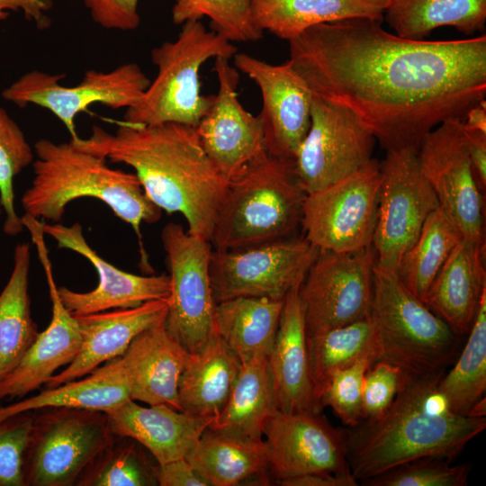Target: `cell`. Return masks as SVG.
Segmentation results:
<instances>
[{
    "label": "cell",
    "instance_id": "obj_29",
    "mask_svg": "<svg viewBox=\"0 0 486 486\" xmlns=\"http://www.w3.org/2000/svg\"><path fill=\"white\" fill-rule=\"evenodd\" d=\"M278 410L267 357L241 362L230 396L209 428L243 440L263 441V429Z\"/></svg>",
    "mask_w": 486,
    "mask_h": 486
},
{
    "label": "cell",
    "instance_id": "obj_41",
    "mask_svg": "<svg viewBox=\"0 0 486 486\" xmlns=\"http://www.w3.org/2000/svg\"><path fill=\"white\" fill-rule=\"evenodd\" d=\"M470 464L437 457L415 459L360 482L364 486H465Z\"/></svg>",
    "mask_w": 486,
    "mask_h": 486
},
{
    "label": "cell",
    "instance_id": "obj_2",
    "mask_svg": "<svg viewBox=\"0 0 486 486\" xmlns=\"http://www.w3.org/2000/svg\"><path fill=\"white\" fill-rule=\"evenodd\" d=\"M70 140L81 150L131 167L154 204L168 214L180 213L190 234L212 240L229 180L204 151L195 127L122 122L112 133L94 125L88 138Z\"/></svg>",
    "mask_w": 486,
    "mask_h": 486
},
{
    "label": "cell",
    "instance_id": "obj_25",
    "mask_svg": "<svg viewBox=\"0 0 486 486\" xmlns=\"http://www.w3.org/2000/svg\"><path fill=\"white\" fill-rule=\"evenodd\" d=\"M105 413L112 434L135 439L158 464L185 458L214 419L166 404L143 407L132 400Z\"/></svg>",
    "mask_w": 486,
    "mask_h": 486
},
{
    "label": "cell",
    "instance_id": "obj_38",
    "mask_svg": "<svg viewBox=\"0 0 486 486\" xmlns=\"http://www.w3.org/2000/svg\"><path fill=\"white\" fill-rule=\"evenodd\" d=\"M151 457L135 439L113 434L84 472L77 486L158 485V464Z\"/></svg>",
    "mask_w": 486,
    "mask_h": 486
},
{
    "label": "cell",
    "instance_id": "obj_16",
    "mask_svg": "<svg viewBox=\"0 0 486 486\" xmlns=\"http://www.w3.org/2000/svg\"><path fill=\"white\" fill-rule=\"evenodd\" d=\"M421 172L464 238L484 242V192L471 162L464 120L444 121L418 149Z\"/></svg>",
    "mask_w": 486,
    "mask_h": 486
},
{
    "label": "cell",
    "instance_id": "obj_49",
    "mask_svg": "<svg viewBox=\"0 0 486 486\" xmlns=\"http://www.w3.org/2000/svg\"><path fill=\"white\" fill-rule=\"evenodd\" d=\"M277 484L283 486H356L359 483L351 473L314 472L286 479Z\"/></svg>",
    "mask_w": 486,
    "mask_h": 486
},
{
    "label": "cell",
    "instance_id": "obj_33",
    "mask_svg": "<svg viewBox=\"0 0 486 486\" xmlns=\"http://www.w3.org/2000/svg\"><path fill=\"white\" fill-rule=\"evenodd\" d=\"M185 459L208 486H235L269 472L264 440H243L209 428Z\"/></svg>",
    "mask_w": 486,
    "mask_h": 486
},
{
    "label": "cell",
    "instance_id": "obj_39",
    "mask_svg": "<svg viewBox=\"0 0 486 486\" xmlns=\"http://www.w3.org/2000/svg\"><path fill=\"white\" fill-rule=\"evenodd\" d=\"M254 0H175L172 21L181 25L187 21L210 19L213 32L230 42L256 41L263 37L253 20Z\"/></svg>",
    "mask_w": 486,
    "mask_h": 486
},
{
    "label": "cell",
    "instance_id": "obj_45",
    "mask_svg": "<svg viewBox=\"0 0 486 486\" xmlns=\"http://www.w3.org/2000/svg\"><path fill=\"white\" fill-rule=\"evenodd\" d=\"M92 19L106 29L130 31L140 22L139 0H83Z\"/></svg>",
    "mask_w": 486,
    "mask_h": 486
},
{
    "label": "cell",
    "instance_id": "obj_27",
    "mask_svg": "<svg viewBox=\"0 0 486 486\" xmlns=\"http://www.w3.org/2000/svg\"><path fill=\"white\" fill-rule=\"evenodd\" d=\"M241 362L215 333L199 353L191 354L178 382L179 410L215 418L225 407Z\"/></svg>",
    "mask_w": 486,
    "mask_h": 486
},
{
    "label": "cell",
    "instance_id": "obj_15",
    "mask_svg": "<svg viewBox=\"0 0 486 486\" xmlns=\"http://www.w3.org/2000/svg\"><path fill=\"white\" fill-rule=\"evenodd\" d=\"M375 141L347 109L313 94L310 128L293 159L302 187L310 194L363 169Z\"/></svg>",
    "mask_w": 486,
    "mask_h": 486
},
{
    "label": "cell",
    "instance_id": "obj_9",
    "mask_svg": "<svg viewBox=\"0 0 486 486\" xmlns=\"http://www.w3.org/2000/svg\"><path fill=\"white\" fill-rule=\"evenodd\" d=\"M169 270L170 296L165 325L189 354L199 353L215 334L210 262L211 241L190 234L181 224L161 231Z\"/></svg>",
    "mask_w": 486,
    "mask_h": 486
},
{
    "label": "cell",
    "instance_id": "obj_20",
    "mask_svg": "<svg viewBox=\"0 0 486 486\" xmlns=\"http://www.w3.org/2000/svg\"><path fill=\"white\" fill-rule=\"evenodd\" d=\"M43 230L59 248L69 249L87 259L98 275L96 287L89 292L58 287L63 303L73 315L132 308L148 301L169 298V275H140L116 267L92 248L80 223L66 226L60 222H45Z\"/></svg>",
    "mask_w": 486,
    "mask_h": 486
},
{
    "label": "cell",
    "instance_id": "obj_19",
    "mask_svg": "<svg viewBox=\"0 0 486 486\" xmlns=\"http://www.w3.org/2000/svg\"><path fill=\"white\" fill-rule=\"evenodd\" d=\"M233 59L234 67L260 90L258 116L266 150L293 160L310 128L312 92L289 60L274 65L244 52H237Z\"/></svg>",
    "mask_w": 486,
    "mask_h": 486
},
{
    "label": "cell",
    "instance_id": "obj_31",
    "mask_svg": "<svg viewBox=\"0 0 486 486\" xmlns=\"http://www.w3.org/2000/svg\"><path fill=\"white\" fill-rule=\"evenodd\" d=\"M130 397L128 382L121 356L99 366L82 378L47 388L40 393L0 407V419L45 408L68 407L107 411Z\"/></svg>",
    "mask_w": 486,
    "mask_h": 486
},
{
    "label": "cell",
    "instance_id": "obj_51",
    "mask_svg": "<svg viewBox=\"0 0 486 486\" xmlns=\"http://www.w3.org/2000/svg\"><path fill=\"white\" fill-rule=\"evenodd\" d=\"M467 416L474 417V418H485L486 416L485 396L482 397L479 400H477L472 405Z\"/></svg>",
    "mask_w": 486,
    "mask_h": 486
},
{
    "label": "cell",
    "instance_id": "obj_36",
    "mask_svg": "<svg viewBox=\"0 0 486 486\" xmlns=\"http://www.w3.org/2000/svg\"><path fill=\"white\" fill-rule=\"evenodd\" d=\"M310 374L317 395L329 376L356 361H377L375 331L370 317L307 336Z\"/></svg>",
    "mask_w": 486,
    "mask_h": 486
},
{
    "label": "cell",
    "instance_id": "obj_37",
    "mask_svg": "<svg viewBox=\"0 0 486 486\" xmlns=\"http://www.w3.org/2000/svg\"><path fill=\"white\" fill-rule=\"evenodd\" d=\"M467 335L453 367L437 384L451 410L466 416L486 391V291Z\"/></svg>",
    "mask_w": 486,
    "mask_h": 486
},
{
    "label": "cell",
    "instance_id": "obj_17",
    "mask_svg": "<svg viewBox=\"0 0 486 486\" xmlns=\"http://www.w3.org/2000/svg\"><path fill=\"white\" fill-rule=\"evenodd\" d=\"M41 264L51 302V320L17 365L0 382V400L22 398L46 384L62 366L69 364L81 346L78 322L63 303L56 284L44 223L29 214L22 215Z\"/></svg>",
    "mask_w": 486,
    "mask_h": 486
},
{
    "label": "cell",
    "instance_id": "obj_10",
    "mask_svg": "<svg viewBox=\"0 0 486 486\" xmlns=\"http://www.w3.org/2000/svg\"><path fill=\"white\" fill-rule=\"evenodd\" d=\"M380 163L307 194L301 227L320 250L349 252L372 245L381 186Z\"/></svg>",
    "mask_w": 486,
    "mask_h": 486
},
{
    "label": "cell",
    "instance_id": "obj_50",
    "mask_svg": "<svg viewBox=\"0 0 486 486\" xmlns=\"http://www.w3.org/2000/svg\"><path fill=\"white\" fill-rule=\"evenodd\" d=\"M466 130L486 133V102L485 99L471 107L464 119Z\"/></svg>",
    "mask_w": 486,
    "mask_h": 486
},
{
    "label": "cell",
    "instance_id": "obj_44",
    "mask_svg": "<svg viewBox=\"0 0 486 486\" xmlns=\"http://www.w3.org/2000/svg\"><path fill=\"white\" fill-rule=\"evenodd\" d=\"M401 371L384 361H375L366 370L363 382V420L378 418L391 407L400 387Z\"/></svg>",
    "mask_w": 486,
    "mask_h": 486
},
{
    "label": "cell",
    "instance_id": "obj_4",
    "mask_svg": "<svg viewBox=\"0 0 486 486\" xmlns=\"http://www.w3.org/2000/svg\"><path fill=\"white\" fill-rule=\"evenodd\" d=\"M33 148V179L21 199L24 213L56 223L71 202L84 197L97 199L133 229L141 268L151 274L140 228L142 223L158 222L162 210L145 194L137 176L110 167L105 158L81 150L71 140L56 143L40 139Z\"/></svg>",
    "mask_w": 486,
    "mask_h": 486
},
{
    "label": "cell",
    "instance_id": "obj_7",
    "mask_svg": "<svg viewBox=\"0 0 486 486\" xmlns=\"http://www.w3.org/2000/svg\"><path fill=\"white\" fill-rule=\"evenodd\" d=\"M237 52L232 42L208 31L200 20L184 22L176 40L151 50L157 76L140 101L126 109L122 122L196 127L214 100V95L201 93L202 66L212 58H233Z\"/></svg>",
    "mask_w": 486,
    "mask_h": 486
},
{
    "label": "cell",
    "instance_id": "obj_43",
    "mask_svg": "<svg viewBox=\"0 0 486 486\" xmlns=\"http://www.w3.org/2000/svg\"><path fill=\"white\" fill-rule=\"evenodd\" d=\"M33 411L0 419V486H23L22 466Z\"/></svg>",
    "mask_w": 486,
    "mask_h": 486
},
{
    "label": "cell",
    "instance_id": "obj_32",
    "mask_svg": "<svg viewBox=\"0 0 486 486\" xmlns=\"http://www.w3.org/2000/svg\"><path fill=\"white\" fill-rule=\"evenodd\" d=\"M30 266L31 246L28 242L18 243L10 277L0 292V382L21 361L39 334L31 310Z\"/></svg>",
    "mask_w": 486,
    "mask_h": 486
},
{
    "label": "cell",
    "instance_id": "obj_30",
    "mask_svg": "<svg viewBox=\"0 0 486 486\" xmlns=\"http://www.w3.org/2000/svg\"><path fill=\"white\" fill-rule=\"evenodd\" d=\"M284 301L237 297L217 302L215 333L240 362L267 357L277 333Z\"/></svg>",
    "mask_w": 486,
    "mask_h": 486
},
{
    "label": "cell",
    "instance_id": "obj_3",
    "mask_svg": "<svg viewBox=\"0 0 486 486\" xmlns=\"http://www.w3.org/2000/svg\"><path fill=\"white\" fill-rule=\"evenodd\" d=\"M444 374H402L400 390L381 417L345 429L346 459L360 482L423 457L455 459L486 428V418L451 410L437 388Z\"/></svg>",
    "mask_w": 486,
    "mask_h": 486
},
{
    "label": "cell",
    "instance_id": "obj_48",
    "mask_svg": "<svg viewBox=\"0 0 486 486\" xmlns=\"http://www.w3.org/2000/svg\"><path fill=\"white\" fill-rule=\"evenodd\" d=\"M52 5L51 0H0V20L6 19V10H22L25 17L33 20L39 26L48 24L44 12Z\"/></svg>",
    "mask_w": 486,
    "mask_h": 486
},
{
    "label": "cell",
    "instance_id": "obj_18",
    "mask_svg": "<svg viewBox=\"0 0 486 486\" xmlns=\"http://www.w3.org/2000/svg\"><path fill=\"white\" fill-rule=\"evenodd\" d=\"M263 436L268 472L276 483L314 472L351 473L345 429L333 428L320 413L277 410Z\"/></svg>",
    "mask_w": 486,
    "mask_h": 486
},
{
    "label": "cell",
    "instance_id": "obj_52",
    "mask_svg": "<svg viewBox=\"0 0 486 486\" xmlns=\"http://www.w3.org/2000/svg\"><path fill=\"white\" fill-rule=\"evenodd\" d=\"M2 213H3V210H2V208L0 206V216L2 215Z\"/></svg>",
    "mask_w": 486,
    "mask_h": 486
},
{
    "label": "cell",
    "instance_id": "obj_23",
    "mask_svg": "<svg viewBox=\"0 0 486 486\" xmlns=\"http://www.w3.org/2000/svg\"><path fill=\"white\" fill-rule=\"evenodd\" d=\"M300 287L284 301L277 333L267 356L278 410L285 413H320L307 348V333Z\"/></svg>",
    "mask_w": 486,
    "mask_h": 486
},
{
    "label": "cell",
    "instance_id": "obj_40",
    "mask_svg": "<svg viewBox=\"0 0 486 486\" xmlns=\"http://www.w3.org/2000/svg\"><path fill=\"white\" fill-rule=\"evenodd\" d=\"M35 158L34 148L7 112L0 107V206L5 219L3 231L15 237L23 230L14 204V177Z\"/></svg>",
    "mask_w": 486,
    "mask_h": 486
},
{
    "label": "cell",
    "instance_id": "obj_13",
    "mask_svg": "<svg viewBox=\"0 0 486 486\" xmlns=\"http://www.w3.org/2000/svg\"><path fill=\"white\" fill-rule=\"evenodd\" d=\"M64 77V74L32 70L4 89L2 97L19 107L34 104L49 110L63 122L70 139L76 140L79 138L75 123L78 113L95 104L128 109L140 101L151 82L133 62L109 72L88 69L73 86L59 84Z\"/></svg>",
    "mask_w": 486,
    "mask_h": 486
},
{
    "label": "cell",
    "instance_id": "obj_22",
    "mask_svg": "<svg viewBox=\"0 0 486 486\" xmlns=\"http://www.w3.org/2000/svg\"><path fill=\"white\" fill-rule=\"evenodd\" d=\"M168 299L146 302L132 308L75 315L81 334V346L74 360L47 383V388L86 376L102 364L125 352L144 329L166 320Z\"/></svg>",
    "mask_w": 486,
    "mask_h": 486
},
{
    "label": "cell",
    "instance_id": "obj_35",
    "mask_svg": "<svg viewBox=\"0 0 486 486\" xmlns=\"http://www.w3.org/2000/svg\"><path fill=\"white\" fill-rule=\"evenodd\" d=\"M462 238L457 227L439 206L428 217L418 238L402 256L396 274L416 297L424 301L441 267Z\"/></svg>",
    "mask_w": 486,
    "mask_h": 486
},
{
    "label": "cell",
    "instance_id": "obj_14",
    "mask_svg": "<svg viewBox=\"0 0 486 486\" xmlns=\"http://www.w3.org/2000/svg\"><path fill=\"white\" fill-rule=\"evenodd\" d=\"M376 262L373 245L349 252L320 250L299 290L307 336L369 316Z\"/></svg>",
    "mask_w": 486,
    "mask_h": 486
},
{
    "label": "cell",
    "instance_id": "obj_34",
    "mask_svg": "<svg viewBox=\"0 0 486 486\" xmlns=\"http://www.w3.org/2000/svg\"><path fill=\"white\" fill-rule=\"evenodd\" d=\"M383 18L405 39L423 40L445 26L471 35L484 28L486 0H388Z\"/></svg>",
    "mask_w": 486,
    "mask_h": 486
},
{
    "label": "cell",
    "instance_id": "obj_47",
    "mask_svg": "<svg viewBox=\"0 0 486 486\" xmlns=\"http://www.w3.org/2000/svg\"><path fill=\"white\" fill-rule=\"evenodd\" d=\"M464 131L476 180L484 192L486 187V133L466 130L464 127Z\"/></svg>",
    "mask_w": 486,
    "mask_h": 486
},
{
    "label": "cell",
    "instance_id": "obj_5",
    "mask_svg": "<svg viewBox=\"0 0 486 486\" xmlns=\"http://www.w3.org/2000/svg\"><path fill=\"white\" fill-rule=\"evenodd\" d=\"M306 195L293 160L262 151L229 180L211 240L213 249L290 238L301 227Z\"/></svg>",
    "mask_w": 486,
    "mask_h": 486
},
{
    "label": "cell",
    "instance_id": "obj_42",
    "mask_svg": "<svg viewBox=\"0 0 486 486\" xmlns=\"http://www.w3.org/2000/svg\"><path fill=\"white\" fill-rule=\"evenodd\" d=\"M374 362L372 357H364L335 371L320 391L319 400L322 409L331 408L347 428L356 426L363 420L364 377L368 367Z\"/></svg>",
    "mask_w": 486,
    "mask_h": 486
},
{
    "label": "cell",
    "instance_id": "obj_24",
    "mask_svg": "<svg viewBox=\"0 0 486 486\" xmlns=\"http://www.w3.org/2000/svg\"><path fill=\"white\" fill-rule=\"evenodd\" d=\"M165 320L140 332L121 358L132 400L179 410L178 382L191 354L170 335Z\"/></svg>",
    "mask_w": 486,
    "mask_h": 486
},
{
    "label": "cell",
    "instance_id": "obj_26",
    "mask_svg": "<svg viewBox=\"0 0 486 486\" xmlns=\"http://www.w3.org/2000/svg\"><path fill=\"white\" fill-rule=\"evenodd\" d=\"M485 243L462 238L432 283L424 303L457 335L469 332L486 291Z\"/></svg>",
    "mask_w": 486,
    "mask_h": 486
},
{
    "label": "cell",
    "instance_id": "obj_21",
    "mask_svg": "<svg viewBox=\"0 0 486 486\" xmlns=\"http://www.w3.org/2000/svg\"><path fill=\"white\" fill-rule=\"evenodd\" d=\"M214 61L218 93L195 129L204 151L230 180L266 150L264 132L259 116L247 111L238 100V70L230 58Z\"/></svg>",
    "mask_w": 486,
    "mask_h": 486
},
{
    "label": "cell",
    "instance_id": "obj_11",
    "mask_svg": "<svg viewBox=\"0 0 486 486\" xmlns=\"http://www.w3.org/2000/svg\"><path fill=\"white\" fill-rule=\"evenodd\" d=\"M320 249L304 237L240 249H213L210 276L217 302L237 297L283 301L301 287Z\"/></svg>",
    "mask_w": 486,
    "mask_h": 486
},
{
    "label": "cell",
    "instance_id": "obj_28",
    "mask_svg": "<svg viewBox=\"0 0 486 486\" xmlns=\"http://www.w3.org/2000/svg\"><path fill=\"white\" fill-rule=\"evenodd\" d=\"M388 0H254L256 27L287 41L307 29L356 17L382 20Z\"/></svg>",
    "mask_w": 486,
    "mask_h": 486
},
{
    "label": "cell",
    "instance_id": "obj_6",
    "mask_svg": "<svg viewBox=\"0 0 486 486\" xmlns=\"http://www.w3.org/2000/svg\"><path fill=\"white\" fill-rule=\"evenodd\" d=\"M369 317L375 331L377 361L387 362L410 376L445 374L462 348V337L398 275L377 265L374 269Z\"/></svg>",
    "mask_w": 486,
    "mask_h": 486
},
{
    "label": "cell",
    "instance_id": "obj_46",
    "mask_svg": "<svg viewBox=\"0 0 486 486\" xmlns=\"http://www.w3.org/2000/svg\"><path fill=\"white\" fill-rule=\"evenodd\" d=\"M156 478L159 486H208L185 458L158 464Z\"/></svg>",
    "mask_w": 486,
    "mask_h": 486
},
{
    "label": "cell",
    "instance_id": "obj_12",
    "mask_svg": "<svg viewBox=\"0 0 486 486\" xmlns=\"http://www.w3.org/2000/svg\"><path fill=\"white\" fill-rule=\"evenodd\" d=\"M380 169L378 215L372 245L376 265L397 274L402 256L439 202L421 172L418 149L387 150Z\"/></svg>",
    "mask_w": 486,
    "mask_h": 486
},
{
    "label": "cell",
    "instance_id": "obj_1",
    "mask_svg": "<svg viewBox=\"0 0 486 486\" xmlns=\"http://www.w3.org/2000/svg\"><path fill=\"white\" fill-rule=\"evenodd\" d=\"M382 20L318 24L289 40V61L312 94L352 112L387 150L418 149L486 96V34L410 40Z\"/></svg>",
    "mask_w": 486,
    "mask_h": 486
},
{
    "label": "cell",
    "instance_id": "obj_8",
    "mask_svg": "<svg viewBox=\"0 0 486 486\" xmlns=\"http://www.w3.org/2000/svg\"><path fill=\"white\" fill-rule=\"evenodd\" d=\"M104 411L55 407L33 411L23 486H77L112 437Z\"/></svg>",
    "mask_w": 486,
    "mask_h": 486
}]
</instances>
